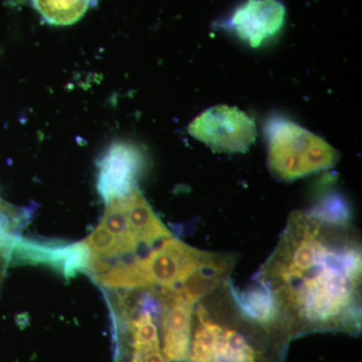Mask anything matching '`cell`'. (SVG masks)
<instances>
[{"instance_id":"13","label":"cell","mask_w":362,"mask_h":362,"mask_svg":"<svg viewBox=\"0 0 362 362\" xmlns=\"http://www.w3.org/2000/svg\"><path fill=\"white\" fill-rule=\"evenodd\" d=\"M309 214L323 223L331 226H347L350 225L351 214L349 204L340 195L332 194L323 197L315 206L309 209Z\"/></svg>"},{"instance_id":"9","label":"cell","mask_w":362,"mask_h":362,"mask_svg":"<svg viewBox=\"0 0 362 362\" xmlns=\"http://www.w3.org/2000/svg\"><path fill=\"white\" fill-rule=\"evenodd\" d=\"M226 283L238 312L247 322L256 324L266 330L278 327L283 329L277 301L265 285L258 283L256 287L240 291L230 284L228 281Z\"/></svg>"},{"instance_id":"3","label":"cell","mask_w":362,"mask_h":362,"mask_svg":"<svg viewBox=\"0 0 362 362\" xmlns=\"http://www.w3.org/2000/svg\"><path fill=\"white\" fill-rule=\"evenodd\" d=\"M268 165L272 175L293 181L334 166L337 150L310 131L285 119H274L266 126Z\"/></svg>"},{"instance_id":"2","label":"cell","mask_w":362,"mask_h":362,"mask_svg":"<svg viewBox=\"0 0 362 362\" xmlns=\"http://www.w3.org/2000/svg\"><path fill=\"white\" fill-rule=\"evenodd\" d=\"M235 263L230 255L202 251L171 237L146 256L117 264L94 279L105 290L173 289L197 272Z\"/></svg>"},{"instance_id":"14","label":"cell","mask_w":362,"mask_h":362,"mask_svg":"<svg viewBox=\"0 0 362 362\" xmlns=\"http://www.w3.org/2000/svg\"><path fill=\"white\" fill-rule=\"evenodd\" d=\"M90 256L100 259H113L124 256L116 238L104 226H99L84 240Z\"/></svg>"},{"instance_id":"10","label":"cell","mask_w":362,"mask_h":362,"mask_svg":"<svg viewBox=\"0 0 362 362\" xmlns=\"http://www.w3.org/2000/svg\"><path fill=\"white\" fill-rule=\"evenodd\" d=\"M131 228L139 244L153 247L156 243L173 237L168 226L154 213L139 188L123 199Z\"/></svg>"},{"instance_id":"4","label":"cell","mask_w":362,"mask_h":362,"mask_svg":"<svg viewBox=\"0 0 362 362\" xmlns=\"http://www.w3.org/2000/svg\"><path fill=\"white\" fill-rule=\"evenodd\" d=\"M188 132L214 151L223 153L246 152L257 136L251 117L237 107L226 105L202 112L190 123Z\"/></svg>"},{"instance_id":"8","label":"cell","mask_w":362,"mask_h":362,"mask_svg":"<svg viewBox=\"0 0 362 362\" xmlns=\"http://www.w3.org/2000/svg\"><path fill=\"white\" fill-rule=\"evenodd\" d=\"M90 259L84 240L71 245L45 244L16 237L11 255V262L49 265L68 279L89 271Z\"/></svg>"},{"instance_id":"16","label":"cell","mask_w":362,"mask_h":362,"mask_svg":"<svg viewBox=\"0 0 362 362\" xmlns=\"http://www.w3.org/2000/svg\"><path fill=\"white\" fill-rule=\"evenodd\" d=\"M6 211H0V228L4 226V221H6Z\"/></svg>"},{"instance_id":"7","label":"cell","mask_w":362,"mask_h":362,"mask_svg":"<svg viewBox=\"0 0 362 362\" xmlns=\"http://www.w3.org/2000/svg\"><path fill=\"white\" fill-rule=\"evenodd\" d=\"M285 20L286 8L280 0H247L223 25L256 49L277 35Z\"/></svg>"},{"instance_id":"11","label":"cell","mask_w":362,"mask_h":362,"mask_svg":"<svg viewBox=\"0 0 362 362\" xmlns=\"http://www.w3.org/2000/svg\"><path fill=\"white\" fill-rule=\"evenodd\" d=\"M97 0H33V7L45 23L66 26L78 23Z\"/></svg>"},{"instance_id":"1","label":"cell","mask_w":362,"mask_h":362,"mask_svg":"<svg viewBox=\"0 0 362 362\" xmlns=\"http://www.w3.org/2000/svg\"><path fill=\"white\" fill-rule=\"evenodd\" d=\"M255 279L276 298L283 329L291 337L361 330V249L351 226L293 211Z\"/></svg>"},{"instance_id":"15","label":"cell","mask_w":362,"mask_h":362,"mask_svg":"<svg viewBox=\"0 0 362 362\" xmlns=\"http://www.w3.org/2000/svg\"><path fill=\"white\" fill-rule=\"evenodd\" d=\"M16 235L0 230V283L4 280L7 267L11 263L13 246Z\"/></svg>"},{"instance_id":"12","label":"cell","mask_w":362,"mask_h":362,"mask_svg":"<svg viewBox=\"0 0 362 362\" xmlns=\"http://www.w3.org/2000/svg\"><path fill=\"white\" fill-rule=\"evenodd\" d=\"M100 223L118 240L124 256L137 252L140 244L131 228L123 199L106 202V209Z\"/></svg>"},{"instance_id":"6","label":"cell","mask_w":362,"mask_h":362,"mask_svg":"<svg viewBox=\"0 0 362 362\" xmlns=\"http://www.w3.org/2000/svg\"><path fill=\"white\" fill-rule=\"evenodd\" d=\"M161 304L162 352L170 362L187 361L195 304L173 289L152 290Z\"/></svg>"},{"instance_id":"5","label":"cell","mask_w":362,"mask_h":362,"mask_svg":"<svg viewBox=\"0 0 362 362\" xmlns=\"http://www.w3.org/2000/svg\"><path fill=\"white\" fill-rule=\"evenodd\" d=\"M144 157L127 143H114L98 162V192L105 202L123 199L137 189Z\"/></svg>"}]
</instances>
